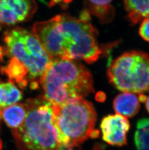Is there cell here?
<instances>
[{
  "instance_id": "cell-1",
  "label": "cell",
  "mask_w": 149,
  "mask_h": 150,
  "mask_svg": "<svg viewBox=\"0 0 149 150\" xmlns=\"http://www.w3.org/2000/svg\"><path fill=\"white\" fill-rule=\"evenodd\" d=\"M32 33L52 59L83 60L91 64L102 53L97 30L86 10L79 18L62 14L35 23Z\"/></svg>"
},
{
  "instance_id": "cell-2",
  "label": "cell",
  "mask_w": 149,
  "mask_h": 150,
  "mask_svg": "<svg viewBox=\"0 0 149 150\" xmlns=\"http://www.w3.org/2000/svg\"><path fill=\"white\" fill-rule=\"evenodd\" d=\"M39 83L45 99L57 106L83 99L94 91L90 71L74 60L52 59Z\"/></svg>"
},
{
  "instance_id": "cell-3",
  "label": "cell",
  "mask_w": 149,
  "mask_h": 150,
  "mask_svg": "<svg viewBox=\"0 0 149 150\" xmlns=\"http://www.w3.org/2000/svg\"><path fill=\"white\" fill-rule=\"evenodd\" d=\"M25 120L12 130L20 150H59L57 134L52 123L53 105L43 96L29 99L24 104Z\"/></svg>"
},
{
  "instance_id": "cell-4",
  "label": "cell",
  "mask_w": 149,
  "mask_h": 150,
  "mask_svg": "<svg viewBox=\"0 0 149 150\" xmlns=\"http://www.w3.org/2000/svg\"><path fill=\"white\" fill-rule=\"evenodd\" d=\"M6 54L10 57L9 63L14 67L26 85L38 86V81L52 60L32 32L16 27L5 34Z\"/></svg>"
},
{
  "instance_id": "cell-5",
  "label": "cell",
  "mask_w": 149,
  "mask_h": 150,
  "mask_svg": "<svg viewBox=\"0 0 149 150\" xmlns=\"http://www.w3.org/2000/svg\"><path fill=\"white\" fill-rule=\"evenodd\" d=\"M97 114L91 102L81 99L53 105L52 123L60 147L67 150L83 143L94 129Z\"/></svg>"
},
{
  "instance_id": "cell-6",
  "label": "cell",
  "mask_w": 149,
  "mask_h": 150,
  "mask_svg": "<svg viewBox=\"0 0 149 150\" xmlns=\"http://www.w3.org/2000/svg\"><path fill=\"white\" fill-rule=\"evenodd\" d=\"M110 83L122 92L142 94L149 91V54L131 51L110 63L107 71Z\"/></svg>"
},
{
  "instance_id": "cell-7",
  "label": "cell",
  "mask_w": 149,
  "mask_h": 150,
  "mask_svg": "<svg viewBox=\"0 0 149 150\" xmlns=\"http://www.w3.org/2000/svg\"><path fill=\"white\" fill-rule=\"evenodd\" d=\"M100 127L103 140L112 146H122L127 143V134L130 128L127 117L117 114L105 117Z\"/></svg>"
},
{
  "instance_id": "cell-8",
  "label": "cell",
  "mask_w": 149,
  "mask_h": 150,
  "mask_svg": "<svg viewBox=\"0 0 149 150\" xmlns=\"http://www.w3.org/2000/svg\"><path fill=\"white\" fill-rule=\"evenodd\" d=\"M34 1L0 0V23L14 25L27 20L35 11Z\"/></svg>"
},
{
  "instance_id": "cell-9",
  "label": "cell",
  "mask_w": 149,
  "mask_h": 150,
  "mask_svg": "<svg viewBox=\"0 0 149 150\" xmlns=\"http://www.w3.org/2000/svg\"><path fill=\"white\" fill-rule=\"evenodd\" d=\"M140 102L135 94L122 92L116 97L113 107L117 114L131 118L138 114L140 109Z\"/></svg>"
},
{
  "instance_id": "cell-10",
  "label": "cell",
  "mask_w": 149,
  "mask_h": 150,
  "mask_svg": "<svg viewBox=\"0 0 149 150\" xmlns=\"http://www.w3.org/2000/svg\"><path fill=\"white\" fill-rule=\"evenodd\" d=\"M124 5L128 13L127 19L132 25L149 18V1L127 0L124 1Z\"/></svg>"
},
{
  "instance_id": "cell-11",
  "label": "cell",
  "mask_w": 149,
  "mask_h": 150,
  "mask_svg": "<svg viewBox=\"0 0 149 150\" xmlns=\"http://www.w3.org/2000/svg\"><path fill=\"white\" fill-rule=\"evenodd\" d=\"M26 111L24 104L15 103L3 108L1 112V119L6 125L13 130L22 125L25 120Z\"/></svg>"
},
{
  "instance_id": "cell-12",
  "label": "cell",
  "mask_w": 149,
  "mask_h": 150,
  "mask_svg": "<svg viewBox=\"0 0 149 150\" xmlns=\"http://www.w3.org/2000/svg\"><path fill=\"white\" fill-rule=\"evenodd\" d=\"M112 1H86V9L89 13L98 18L102 23H108L112 21L115 17Z\"/></svg>"
},
{
  "instance_id": "cell-13",
  "label": "cell",
  "mask_w": 149,
  "mask_h": 150,
  "mask_svg": "<svg viewBox=\"0 0 149 150\" xmlns=\"http://www.w3.org/2000/svg\"><path fill=\"white\" fill-rule=\"evenodd\" d=\"M22 99V93L11 82L0 83V108L14 105Z\"/></svg>"
},
{
  "instance_id": "cell-14",
  "label": "cell",
  "mask_w": 149,
  "mask_h": 150,
  "mask_svg": "<svg viewBox=\"0 0 149 150\" xmlns=\"http://www.w3.org/2000/svg\"><path fill=\"white\" fill-rule=\"evenodd\" d=\"M134 142L138 150H149V118H143L137 122Z\"/></svg>"
},
{
  "instance_id": "cell-15",
  "label": "cell",
  "mask_w": 149,
  "mask_h": 150,
  "mask_svg": "<svg viewBox=\"0 0 149 150\" xmlns=\"http://www.w3.org/2000/svg\"><path fill=\"white\" fill-rule=\"evenodd\" d=\"M139 34L144 40L149 42V18L142 21L139 27Z\"/></svg>"
},
{
  "instance_id": "cell-16",
  "label": "cell",
  "mask_w": 149,
  "mask_h": 150,
  "mask_svg": "<svg viewBox=\"0 0 149 150\" xmlns=\"http://www.w3.org/2000/svg\"><path fill=\"white\" fill-rule=\"evenodd\" d=\"M100 135V132L98 129H93L90 133V136L91 138V139H96L97 137H99Z\"/></svg>"
},
{
  "instance_id": "cell-17",
  "label": "cell",
  "mask_w": 149,
  "mask_h": 150,
  "mask_svg": "<svg viewBox=\"0 0 149 150\" xmlns=\"http://www.w3.org/2000/svg\"><path fill=\"white\" fill-rule=\"evenodd\" d=\"M105 95L104 93L100 92L96 96V100L98 102H103L105 100Z\"/></svg>"
},
{
  "instance_id": "cell-18",
  "label": "cell",
  "mask_w": 149,
  "mask_h": 150,
  "mask_svg": "<svg viewBox=\"0 0 149 150\" xmlns=\"http://www.w3.org/2000/svg\"><path fill=\"white\" fill-rule=\"evenodd\" d=\"M138 98L139 102H141V103H145L147 99V96L144 95V94H142L138 95Z\"/></svg>"
},
{
  "instance_id": "cell-19",
  "label": "cell",
  "mask_w": 149,
  "mask_h": 150,
  "mask_svg": "<svg viewBox=\"0 0 149 150\" xmlns=\"http://www.w3.org/2000/svg\"><path fill=\"white\" fill-rule=\"evenodd\" d=\"M145 106H146L147 110L149 113V96L147 97L146 101L145 102Z\"/></svg>"
},
{
  "instance_id": "cell-20",
  "label": "cell",
  "mask_w": 149,
  "mask_h": 150,
  "mask_svg": "<svg viewBox=\"0 0 149 150\" xmlns=\"http://www.w3.org/2000/svg\"><path fill=\"white\" fill-rule=\"evenodd\" d=\"M1 146H2V144H1V141L0 140V150H1Z\"/></svg>"
},
{
  "instance_id": "cell-21",
  "label": "cell",
  "mask_w": 149,
  "mask_h": 150,
  "mask_svg": "<svg viewBox=\"0 0 149 150\" xmlns=\"http://www.w3.org/2000/svg\"><path fill=\"white\" fill-rule=\"evenodd\" d=\"M1 110H2V109L0 108V115H1Z\"/></svg>"
},
{
  "instance_id": "cell-22",
  "label": "cell",
  "mask_w": 149,
  "mask_h": 150,
  "mask_svg": "<svg viewBox=\"0 0 149 150\" xmlns=\"http://www.w3.org/2000/svg\"></svg>"
}]
</instances>
